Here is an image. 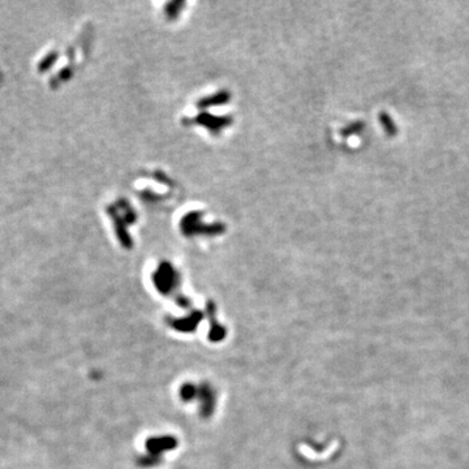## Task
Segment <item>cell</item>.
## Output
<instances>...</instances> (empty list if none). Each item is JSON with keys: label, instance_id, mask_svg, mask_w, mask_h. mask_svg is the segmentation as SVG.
I'll return each instance as SVG.
<instances>
[]
</instances>
